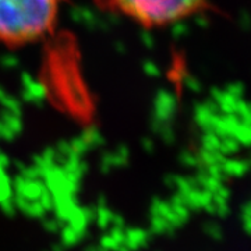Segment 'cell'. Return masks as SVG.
<instances>
[{"instance_id":"1","label":"cell","mask_w":251,"mask_h":251,"mask_svg":"<svg viewBox=\"0 0 251 251\" xmlns=\"http://www.w3.org/2000/svg\"><path fill=\"white\" fill-rule=\"evenodd\" d=\"M64 0H0V45L35 44L53 31Z\"/></svg>"},{"instance_id":"2","label":"cell","mask_w":251,"mask_h":251,"mask_svg":"<svg viewBox=\"0 0 251 251\" xmlns=\"http://www.w3.org/2000/svg\"><path fill=\"white\" fill-rule=\"evenodd\" d=\"M106 11L145 28H159L193 16L206 0H97Z\"/></svg>"}]
</instances>
